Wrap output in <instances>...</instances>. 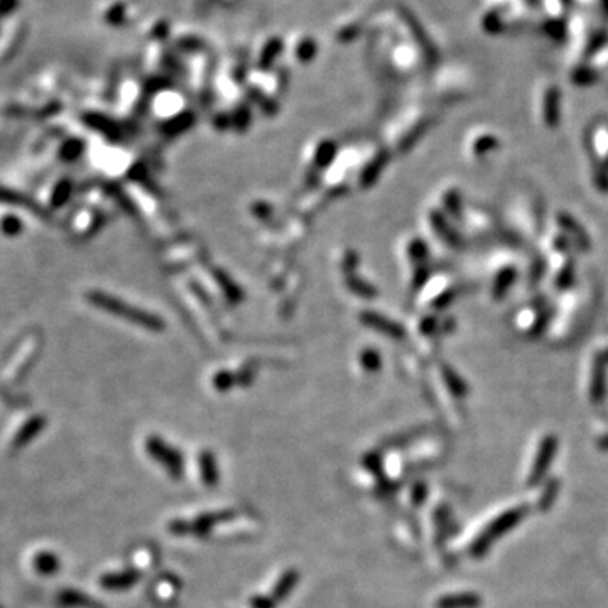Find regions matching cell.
Here are the masks:
<instances>
[{
    "mask_svg": "<svg viewBox=\"0 0 608 608\" xmlns=\"http://www.w3.org/2000/svg\"><path fill=\"white\" fill-rule=\"evenodd\" d=\"M91 299H93L95 303L98 304V306L105 308V310L110 311V313H114L117 316H122V318L128 319V322L139 324V326L145 328V330H154V331H159L164 328V324L157 316L145 313L143 310H137V308L128 306L126 303H120L117 301V299L112 298V296H105V294H98L95 293L91 296Z\"/></svg>",
    "mask_w": 608,
    "mask_h": 608,
    "instance_id": "obj_1",
    "label": "cell"
},
{
    "mask_svg": "<svg viewBox=\"0 0 608 608\" xmlns=\"http://www.w3.org/2000/svg\"><path fill=\"white\" fill-rule=\"evenodd\" d=\"M478 605V598L473 595H460V597L443 598L438 603L440 608H470Z\"/></svg>",
    "mask_w": 608,
    "mask_h": 608,
    "instance_id": "obj_3",
    "label": "cell"
},
{
    "mask_svg": "<svg viewBox=\"0 0 608 608\" xmlns=\"http://www.w3.org/2000/svg\"><path fill=\"white\" fill-rule=\"evenodd\" d=\"M520 515H522L520 514V510H514V512H509V514H505L503 517L498 519L497 522H495L494 526L489 529V532H487V534L482 537L480 543H478V549L485 548V544H489L490 541L494 539V537H497L498 534H503V532H505L507 529L512 526V524L517 522V520L520 519Z\"/></svg>",
    "mask_w": 608,
    "mask_h": 608,
    "instance_id": "obj_2",
    "label": "cell"
},
{
    "mask_svg": "<svg viewBox=\"0 0 608 608\" xmlns=\"http://www.w3.org/2000/svg\"><path fill=\"white\" fill-rule=\"evenodd\" d=\"M330 154H333V145H330V144H326V145H323L322 147V151L318 152V161H319V164H328V159H330Z\"/></svg>",
    "mask_w": 608,
    "mask_h": 608,
    "instance_id": "obj_4",
    "label": "cell"
}]
</instances>
